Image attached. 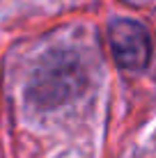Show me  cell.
<instances>
[{"label":"cell","mask_w":156,"mask_h":158,"mask_svg":"<svg viewBox=\"0 0 156 158\" xmlns=\"http://www.w3.org/2000/svg\"><path fill=\"white\" fill-rule=\"evenodd\" d=\"M108 44L115 62L126 71H142L152 62V39L142 23L133 19H112Z\"/></svg>","instance_id":"obj_1"}]
</instances>
